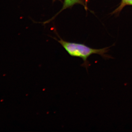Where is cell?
Segmentation results:
<instances>
[{"label":"cell","mask_w":132,"mask_h":132,"mask_svg":"<svg viewBox=\"0 0 132 132\" xmlns=\"http://www.w3.org/2000/svg\"><path fill=\"white\" fill-rule=\"evenodd\" d=\"M128 5H132V0H122L120 5L116 9L117 12L120 11L124 7Z\"/></svg>","instance_id":"3957f363"},{"label":"cell","mask_w":132,"mask_h":132,"mask_svg":"<svg viewBox=\"0 0 132 132\" xmlns=\"http://www.w3.org/2000/svg\"><path fill=\"white\" fill-rule=\"evenodd\" d=\"M86 3H87V0H86Z\"/></svg>","instance_id":"5b68a950"},{"label":"cell","mask_w":132,"mask_h":132,"mask_svg":"<svg viewBox=\"0 0 132 132\" xmlns=\"http://www.w3.org/2000/svg\"><path fill=\"white\" fill-rule=\"evenodd\" d=\"M56 1H61V0H53V2H54Z\"/></svg>","instance_id":"277c9868"},{"label":"cell","mask_w":132,"mask_h":132,"mask_svg":"<svg viewBox=\"0 0 132 132\" xmlns=\"http://www.w3.org/2000/svg\"><path fill=\"white\" fill-rule=\"evenodd\" d=\"M76 4H81V5H84L83 3V0H64V3H63V6L61 10L58 13L55 15L53 18L50 19L49 20L46 21L45 23H47L53 20L55 16H57L60 13L62 12L63 10H65L67 9L70 8L72 7L73 6L75 5Z\"/></svg>","instance_id":"7a4b0ae2"},{"label":"cell","mask_w":132,"mask_h":132,"mask_svg":"<svg viewBox=\"0 0 132 132\" xmlns=\"http://www.w3.org/2000/svg\"><path fill=\"white\" fill-rule=\"evenodd\" d=\"M58 41L70 56L82 59L84 63L81 66L86 69L87 71L88 68L90 65L87 59L92 55L97 54L104 57H107L105 54L108 51V48L95 49L84 44L67 41L61 38H60V40Z\"/></svg>","instance_id":"6da1fadb"}]
</instances>
